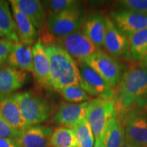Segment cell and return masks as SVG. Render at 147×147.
Returning a JSON list of instances; mask_svg holds the SVG:
<instances>
[{"instance_id":"cell-2","label":"cell","mask_w":147,"mask_h":147,"mask_svg":"<svg viewBox=\"0 0 147 147\" xmlns=\"http://www.w3.org/2000/svg\"><path fill=\"white\" fill-rule=\"evenodd\" d=\"M44 47L50 63L51 89L59 91L62 88L73 85L82 88L76 61L58 46L49 45Z\"/></svg>"},{"instance_id":"cell-31","label":"cell","mask_w":147,"mask_h":147,"mask_svg":"<svg viewBox=\"0 0 147 147\" xmlns=\"http://www.w3.org/2000/svg\"><path fill=\"white\" fill-rule=\"evenodd\" d=\"M0 147H21L15 139L0 137Z\"/></svg>"},{"instance_id":"cell-30","label":"cell","mask_w":147,"mask_h":147,"mask_svg":"<svg viewBox=\"0 0 147 147\" xmlns=\"http://www.w3.org/2000/svg\"><path fill=\"white\" fill-rule=\"evenodd\" d=\"M14 45V42L8 39H0V66L7 61Z\"/></svg>"},{"instance_id":"cell-35","label":"cell","mask_w":147,"mask_h":147,"mask_svg":"<svg viewBox=\"0 0 147 147\" xmlns=\"http://www.w3.org/2000/svg\"><path fill=\"white\" fill-rule=\"evenodd\" d=\"M121 147H137L136 146H135V145L132 144L131 143L129 142L128 141L125 140V142H124V144H123V146Z\"/></svg>"},{"instance_id":"cell-19","label":"cell","mask_w":147,"mask_h":147,"mask_svg":"<svg viewBox=\"0 0 147 147\" xmlns=\"http://www.w3.org/2000/svg\"><path fill=\"white\" fill-rule=\"evenodd\" d=\"M8 65L23 71H34L32 45L19 42L14 43L7 60Z\"/></svg>"},{"instance_id":"cell-12","label":"cell","mask_w":147,"mask_h":147,"mask_svg":"<svg viewBox=\"0 0 147 147\" xmlns=\"http://www.w3.org/2000/svg\"><path fill=\"white\" fill-rule=\"evenodd\" d=\"M87 102L81 104L62 103L52 117V121L65 127L72 128L86 118Z\"/></svg>"},{"instance_id":"cell-4","label":"cell","mask_w":147,"mask_h":147,"mask_svg":"<svg viewBox=\"0 0 147 147\" xmlns=\"http://www.w3.org/2000/svg\"><path fill=\"white\" fill-rule=\"evenodd\" d=\"M85 16L80 7L47 14L45 27L54 38H61L80 30Z\"/></svg>"},{"instance_id":"cell-24","label":"cell","mask_w":147,"mask_h":147,"mask_svg":"<svg viewBox=\"0 0 147 147\" xmlns=\"http://www.w3.org/2000/svg\"><path fill=\"white\" fill-rule=\"evenodd\" d=\"M51 147H78V141L72 129L58 127L53 132Z\"/></svg>"},{"instance_id":"cell-26","label":"cell","mask_w":147,"mask_h":147,"mask_svg":"<svg viewBox=\"0 0 147 147\" xmlns=\"http://www.w3.org/2000/svg\"><path fill=\"white\" fill-rule=\"evenodd\" d=\"M65 100L71 104H81L89 102L91 96L79 86L73 85L62 88L58 91Z\"/></svg>"},{"instance_id":"cell-23","label":"cell","mask_w":147,"mask_h":147,"mask_svg":"<svg viewBox=\"0 0 147 147\" xmlns=\"http://www.w3.org/2000/svg\"><path fill=\"white\" fill-rule=\"evenodd\" d=\"M128 41L131 59L142 60L147 54V29L130 36Z\"/></svg>"},{"instance_id":"cell-9","label":"cell","mask_w":147,"mask_h":147,"mask_svg":"<svg viewBox=\"0 0 147 147\" xmlns=\"http://www.w3.org/2000/svg\"><path fill=\"white\" fill-rule=\"evenodd\" d=\"M82 82V88L90 95L114 100L113 88L91 67L81 61H76Z\"/></svg>"},{"instance_id":"cell-13","label":"cell","mask_w":147,"mask_h":147,"mask_svg":"<svg viewBox=\"0 0 147 147\" xmlns=\"http://www.w3.org/2000/svg\"><path fill=\"white\" fill-rule=\"evenodd\" d=\"M27 76L26 71L9 65L0 66V97L13 95L14 92L23 87Z\"/></svg>"},{"instance_id":"cell-11","label":"cell","mask_w":147,"mask_h":147,"mask_svg":"<svg viewBox=\"0 0 147 147\" xmlns=\"http://www.w3.org/2000/svg\"><path fill=\"white\" fill-rule=\"evenodd\" d=\"M110 19L115 26L129 38L130 36L147 29V15L127 10L113 11Z\"/></svg>"},{"instance_id":"cell-27","label":"cell","mask_w":147,"mask_h":147,"mask_svg":"<svg viewBox=\"0 0 147 147\" xmlns=\"http://www.w3.org/2000/svg\"><path fill=\"white\" fill-rule=\"evenodd\" d=\"M46 12L49 14L58 13L68 9L80 7V1L76 0H49L42 1Z\"/></svg>"},{"instance_id":"cell-15","label":"cell","mask_w":147,"mask_h":147,"mask_svg":"<svg viewBox=\"0 0 147 147\" xmlns=\"http://www.w3.org/2000/svg\"><path fill=\"white\" fill-rule=\"evenodd\" d=\"M106 16L99 12H93L84 19L82 31L97 47L102 49L106 33Z\"/></svg>"},{"instance_id":"cell-28","label":"cell","mask_w":147,"mask_h":147,"mask_svg":"<svg viewBox=\"0 0 147 147\" xmlns=\"http://www.w3.org/2000/svg\"><path fill=\"white\" fill-rule=\"evenodd\" d=\"M119 3L124 10L147 15V0H123L119 1Z\"/></svg>"},{"instance_id":"cell-29","label":"cell","mask_w":147,"mask_h":147,"mask_svg":"<svg viewBox=\"0 0 147 147\" xmlns=\"http://www.w3.org/2000/svg\"><path fill=\"white\" fill-rule=\"evenodd\" d=\"M22 132L14 129L0 115V137L17 140L21 137Z\"/></svg>"},{"instance_id":"cell-22","label":"cell","mask_w":147,"mask_h":147,"mask_svg":"<svg viewBox=\"0 0 147 147\" xmlns=\"http://www.w3.org/2000/svg\"><path fill=\"white\" fill-rule=\"evenodd\" d=\"M0 32L6 39L14 43L19 42L13 15L7 1L0 0Z\"/></svg>"},{"instance_id":"cell-10","label":"cell","mask_w":147,"mask_h":147,"mask_svg":"<svg viewBox=\"0 0 147 147\" xmlns=\"http://www.w3.org/2000/svg\"><path fill=\"white\" fill-rule=\"evenodd\" d=\"M106 20L104 49L116 59L131 60L128 38L119 30L109 16H106Z\"/></svg>"},{"instance_id":"cell-7","label":"cell","mask_w":147,"mask_h":147,"mask_svg":"<svg viewBox=\"0 0 147 147\" xmlns=\"http://www.w3.org/2000/svg\"><path fill=\"white\" fill-rule=\"evenodd\" d=\"M126 140L137 147H147V114L133 108L120 116Z\"/></svg>"},{"instance_id":"cell-1","label":"cell","mask_w":147,"mask_h":147,"mask_svg":"<svg viewBox=\"0 0 147 147\" xmlns=\"http://www.w3.org/2000/svg\"><path fill=\"white\" fill-rule=\"evenodd\" d=\"M146 100L147 68L138 65L124 70L114 97L118 116L138 108Z\"/></svg>"},{"instance_id":"cell-14","label":"cell","mask_w":147,"mask_h":147,"mask_svg":"<svg viewBox=\"0 0 147 147\" xmlns=\"http://www.w3.org/2000/svg\"><path fill=\"white\" fill-rule=\"evenodd\" d=\"M33 66L35 78L38 83L43 87L51 88L50 63L43 44L38 40L32 47Z\"/></svg>"},{"instance_id":"cell-3","label":"cell","mask_w":147,"mask_h":147,"mask_svg":"<svg viewBox=\"0 0 147 147\" xmlns=\"http://www.w3.org/2000/svg\"><path fill=\"white\" fill-rule=\"evenodd\" d=\"M24 120L29 127L38 125L49 118L52 106L45 97L32 91L14 93Z\"/></svg>"},{"instance_id":"cell-34","label":"cell","mask_w":147,"mask_h":147,"mask_svg":"<svg viewBox=\"0 0 147 147\" xmlns=\"http://www.w3.org/2000/svg\"><path fill=\"white\" fill-rule=\"evenodd\" d=\"M138 109H140L143 112H144L145 113L147 114V100Z\"/></svg>"},{"instance_id":"cell-33","label":"cell","mask_w":147,"mask_h":147,"mask_svg":"<svg viewBox=\"0 0 147 147\" xmlns=\"http://www.w3.org/2000/svg\"><path fill=\"white\" fill-rule=\"evenodd\" d=\"M93 147H106L102 138H95V144Z\"/></svg>"},{"instance_id":"cell-5","label":"cell","mask_w":147,"mask_h":147,"mask_svg":"<svg viewBox=\"0 0 147 147\" xmlns=\"http://www.w3.org/2000/svg\"><path fill=\"white\" fill-rule=\"evenodd\" d=\"M117 115L118 113L114 100L97 97L89 101L86 111V118L95 138H102L106 124Z\"/></svg>"},{"instance_id":"cell-18","label":"cell","mask_w":147,"mask_h":147,"mask_svg":"<svg viewBox=\"0 0 147 147\" xmlns=\"http://www.w3.org/2000/svg\"><path fill=\"white\" fill-rule=\"evenodd\" d=\"M10 3L19 41L22 43L32 45L38 41V33L36 28L30 20L18 10L12 0Z\"/></svg>"},{"instance_id":"cell-16","label":"cell","mask_w":147,"mask_h":147,"mask_svg":"<svg viewBox=\"0 0 147 147\" xmlns=\"http://www.w3.org/2000/svg\"><path fill=\"white\" fill-rule=\"evenodd\" d=\"M53 132L50 127L31 126L23 131L17 141L21 147H51Z\"/></svg>"},{"instance_id":"cell-20","label":"cell","mask_w":147,"mask_h":147,"mask_svg":"<svg viewBox=\"0 0 147 147\" xmlns=\"http://www.w3.org/2000/svg\"><path fill=\"white\" fill-rule=\"evenodd\" d=\"M18 10L30 20L36 29L45 25L47 12L42 1L38 0H12Z\"/></svg>"},{"instance_id":"cell-36","label":"cell","mask_w":147,"mask_h":147,"mask_svg":"<svg viewBox=\"0 0 147 147\" xmlns=\"http://www.w3.org/2000/svg\"><path fill=\"white\" fill-rule=\"evenodd\" d=\"M0 39H6L5 37L3 36V34L1 32H0Z\"/></svg>"},{"instance_id":"cell-17","label":"cell","mask_w":147,"mask_h":147,"mask_svg":"<svg viewBox=\"0 0 147 147\" xmlns=\"http://www.w3.org/2000/svg\"><path fill=\"white\" fill-rule=\"evenodd\" d=\"M0 115L11 127L23 131L29 127L24 120L13 95L0 97Z\"/></svg>"},{"instance_id":"cell-8","label":"cell","mask_w":147,"mask_h":147,"mask_svg":"<svg viewBox=\"0 0 147 147\" xmlns=\"http://www.w3.org/2000/svg\"><path fill=\"white\" fill-rule=\"evenodd\" d=\"M80 30L61 38H55L52 45L65 51L75 61H82L102 50Z\"/></svg>"},{"instance_id":"cell-32","label":"cell","mask_w":147,"mask_h":147,"mask_svg":"<svg viewBox=\"0 0 147 147\" xmlns=\"http://www.w3.org/2000/svg\"><path fill=\"white\" fill-rule=\"evenodd\" d=\"M138 65L140 66V67L147 68V54L142 60L140 61L139 63H138Z\"/></svg>"},{"instance_id":"cell-21","label":"cell","mask_w":147,"mask_h":147,"mask_svg":"<svg viewBox=\"0 0 147 147\" xmlns=\"http://www.w3.org/2000/svg\"><path fill=\"white\" fill-rule=\"evenodd\" d=\"M102 139L106 147H121L125 142L124 127L118 115L112 118L106 124Z\"/></svg>"},{"instance_id":"cell-25","label":"cell","mask_w":147,"mask_h":147,"mask_svg":"<svg viewBox=\"0 0 147 147\" xmlns=\"http://www.w3.org/2000/svg\"><path fill=\"white\" fill-rule=\"evenodd\" d=\"M71 129L76 134L78 147H93L94 146V135L87 118L80 121Z\"/></svg>"},{"instance_id":"cell-6","label":"cell","mask_w":147,"mask_h":147,"mask_svg":"<svg viewBox=\"0 0 147 147\" xmlns=\"http://www.w3.org/2000/svg\"><path fill=\"white\" fill-rule=\"evenodd\" d=\"M81 61L96 71L113 88V91L114 89H117L124 71L122 64L118 60L101 50Z\"/></svg>"}]
</instances>
